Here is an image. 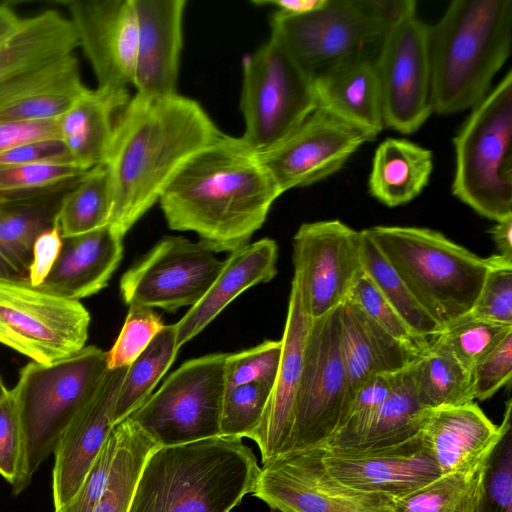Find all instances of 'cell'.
I'll use <instances>...</instances> for the list:
<instances>
[{"label": "cell", "mask_w": 512, "mask_h": 512, "mask_svg": "<svg viewBox=\"0 0 512 512\" xmlns=\"http://www.w3.org/2000/svg\"><path fill=\"white\" fill-rule=\"evenodd\" d=\"M281 194L258 152L221 133L177 170L159 203L170 229L195 232L213 253L232 252L250 243Z\"/></svg>", "instance_id": "cell-1"}, {"label": "cell", "mask_w": 512, "mask_h": 512, "mask_svg": "<svg viewBox=\"0 0 512 512\" xmlns=\"http://www.w3.org/2000/svg\"><path fill=\"white\" fill-rule=\"evenodd\" d=\"M221 133L193 99L178 93L131 97L104 163L113 201L109 226L124 237L185 161Z\"/></svg>", "instance_id": "cell-2"}, {"label": "cell", "mask_w": 512, "mask_h": 512, "mask_svg": "<svg viewBox=\"0 0 512 512\" xmlns=\"http://www.w3.org/2000/svg\"><path fill=\"white\" fill-rule=\"evenodd\" d=\"M242 438L217 436L156 447L128 512H230L253 493L260 467Z\"/></svg>", "instance_id": "cell-3"}, {"label": "cell", "mask_w": 512, "mask_h": 512, "mask_svg": "<svg viewBox=\"0 0 512 512\" xmlns=\"http://www.w3.org/2000/svg\"><path fill=\"white\" fill-rule=\"evenodd\" d=\"M512 0H454L429 26L433 111L473 108L511 53Z\"/></svg>", "instance_id": "cell-4"}, {"label": "cell", "mask_w": 512, "mask_h": 512, "mask_svg": "<svg viewBox=\"0 0 512 512\" xmlns=\"http://www.w3.org/2000/svg\"><path fill=\"white\" fill-rule=\"evenodd\" d=\"M364 232L442 329L471 311L498 258L479 257L428 228L375 226Z\"/></svg>", "instance_id": "cell-5"}, {"label": "cell", "mask_w": 512, "mask_h": 512, "mask_svg": "<svg viewBox=\"0 0 512 512\" xmlns=\"http://www.w3.org/2000/svg\"><path fill=\"white\" fill-rule=\"evenodd\" d=\"M107 353L96 346L51 364L24 366L11 389L21 428V457L11 485L17 496L31 483L66 428L96 393L107 371Z\"/></svg>", "instance_id": "cell-6"}, {"label": "cell", "mask_w": 512, "mask_h": 512, "mask_svg": "<svg viewBox=\"0 0 512 512\" xmlns=\"http://www.w3.org/2000/svg\"><path fill=\"white\" fill-rule=\"evenodd\" d=\"M415 14L413 0H325L304 14L275 11L270 38L314 76L348 59L375 57L385 34Z\"/></svg>", "instance_id": "cell-7"}, {"label": "cell", "mask_w": 512, "mask_h": 512, "mask_svg": "<svg viewBox=\"0 0 512 512\" xmlns=\"http://www.w3.org/2000/svg\"><path fill=\"white\" fill-rule=\"evenodd\" d=\"M453 143V194L496 222L512 216L511 70L473 107Z\"/></svg>", "instance_id": "cell-8"}, {"label": "cell", "mask_w": 512, "mask_h": 512, "mask_svg": "<svg viewBox=\"0 0 512 512\" xmlns=\"http://www.w3.org/2000/svg\"><path fill=\"white\" fill-rule=\"evenodd\" d=\"M241 136L257 152L265 151L296 129L316 109L313 75L270 38L242 61Z\"/></svg>", "instance_id": "cell-9"}, {"label": "cell", "mask_w": 512, "mask_h": 512, "mask_svg": "<svg viewBox=\"0 0 512 512\" xmlns=\"http://www.w3.org/2000/svg\"><path fill=\"white\" fill-rule=\"evenodd\" d=\"M228 353L184 362L128 418L157 447L220 436Z\"/></svg>", "instance_id": "cell-10"}, {"label": "cell", "mask_w": 512, "mask_h": 512, "mask_svg": "<svg viewBox=\"0 0 512 512\" xmlns=\"http://www.w3.org/2000/svg\"><path fill=\"white\" fill-rule=\"evenodd\" d=\"M349 402L338 306L324 316L311 320L289 451L327 443L344 423Z\"/></svg>", "instance_id": "cell-11"}, {"label": "cell", "mask_w": 512, "mask_h": 512, "mask_svg": "<svg viewBox=\"0 0 512 512\" xmlns=\"http://www.w3.org/2000/svg\"><path fill=\"white\" fill-rule=\"evenodd\" d=\"M90 314L80 301L46 292L29 282L0 280V325L11 349L51 364L85 347Z\"/></svg>", "instance_id": "cell-12"}, {"label": "cell", "mask_w": 512, "mask_h": 512, "mask_svg": "<svg viewBox=\"0 0 512 512\" xmlns=\"http://www.w3.org/2000/svg\"><path fill=\"white\" fill-rule=\"evenodd\" d=\"M223 264L200 242L167 236L122 275L120 295L129 307L168 312L192 307L207 293Z\"/></svg>", "instance_id": "cell-13"}, {"label": "cell", "mask_w": 512, "mask_h": 512, "mask_svg": "<svg viewBox=\"0 0 512 512\" xmlns=\"http://www.w3.org/2000/svg\"><path fill=\"white\" fill-rule=\"evenodd\" d=\"M384 127L417 131L434 112L429 26L412 15L384 36L375 56Z\"/></svg>", "instance_id": "cell-14"}, {"label": "cell", "mask_w": 512, "mask_h": 512, "mask_svg": "<svg viewBox=\"0 0 512 512\" xmlns=\"http://www.w3.org/2000/svg\"><path fill=\"white\" fill-rule=\"evenodd\" d=\"M253 494L279 512H394L392 496L340 483L310 449L288 451L263 463Z\"/></svg>", "instance_id": "cell-15"}, {"label": "cell", "mask_w": 512, "mask_h": 512, "mask_svg": "<svg viewBox=\"0 0 512 512\" xmlns=\"http://www.w3.org/2000/svg\"><path fill=\"white\" fill-rule=\"evenodd\" d=\"M362 232L339 220L303 223L293 237V280L311 320L340 306L362 270Z\"/></svg>", "instance_id": "cell-16"}, {"label": "cell", "mask_w": 512, "mask_h": 512, "mask_svg": "<svg viewBox=\"0 0 512 512\" xmlns=\"http://www.w3.org/2000/svg\"><path fill=\"white\" fill-rule=\"evenodd\" d=\"M373 138L366 131L316 108L286 138L258 155L284 193L334 174L359 147Z\"/></svg>", "instance_id": "cell-17"}, {"label": "cell", "mask_w": 512, "mask_h": 512, "mask_svg": "<svg viewBox=\"0 0 512 512\" xmlns=\"http://www.w3.org/2000/svg\"><path fill=\"white\" fill-rule=\"evenodd\" d=\"M310 449L327 473L356 490L392 497L406 494L440 476L418 434L384 446L321 445Z\"/></svg>", "instance_id": "cell-18"}, {"label": "cell", "mask_w": 512, "mask_h": 512, "mask_svg": "<svg viewBox=\"0 0 512 512\" xmlns=\"http://www.w3.org/2000/svg\"><path fill=\"white\" fill-rule=\"evenodd\" d=\"M97 87L132 84L137 19L132 0H63Z\"/></svg>", "instance_id": "cell-19"}, {"label": "cell", "mask_w": 512, "mask_h": 512, "mask_svg": "<svg viewBox=\"0 0 512 512\" xmlns=\"http://www.w3.org/2000/svg\"><path fill=\"white\" fill-rule=\"evenodd\" d=\"M510 419V399L500 425H495L474 402L427 409L418 437L440 475L473 473L488 464L504 435L511 430Z\"/></svg>", "instance_id": "cell-20"}, {"label": "cell", "mask_w": 512, "mask_h": 512, "mask_svg": "<svg viewBox=\"0 0 512 512\" xmlns=\"http://www.w3.org/2000/svg\"><path fill=\"white\" fill-rule=\"evenodd\" d=\"M128 367L109 369L91 400L64 431L54 452V509L77 492L114 427L118 394Z\"/></svg>", "instance_id": "cell-21"}, {"label": "cell", "mask_w": 512, "mask_h": 512, "mask_svg": "<svg viewBox=\"0 0 512 512\" xmlns=\"http://www.w3.org/2000/svg\"><path fill=\"white\" fill-rule=\"evenodd\" d=\"M311 318L292 279L285 328L281 338L282 356L262 419L250 437L260 449L262 463L288 452L295 404L303 366V354Z\"/></svg>", "instance_id": "cell-22"}, {"label": "cell", "mask_w": 512, "mask_h": 512, "mask_svg": "<svg viewBox=\"0 0 512 512\" xmlns=\"http://www.w3.org/2000/svg\"><path fill=\"white\" fill-rule=\"evenodd\" d=\"M137 48L132 84L137 93L176 94L183 44L185 0H132Z\"/></svg>", "instance_id": "cell-23"}, {"label": "cell", "mask_w": 512, "mask_h": 512, "mask_svg": "<svg viewBox=\"0 0 512 512\" xmlns=\"http://www.w3.org/2000/svg\"><path fill=\"white\" fill-rule=\"evenodd\" d=\"M123 238L110 226L62 238L52 269L37 287L76 301L98 293L122 259Z\"/></svg>", "instance_id": "cell-24"}, {"label": "cell", "mask_w": 512, "mask_h": 512, "mask_svg": "<svg viewBox=\"0 0 512 512\" xmlns=\"http://www.w3.org/2000/svg\"><path fill=\"white\" fill-rule=\"evenodd\" d=\"M87 89L74 54L0 85V120L58 119Z\"/></svg>", "instance_id": "cell-25"}, {"label": "cell", "mask_w": 512, "mask_h": 512, "mask_svg": "<svg viewBox=\"0 0 512 512\" xmlns=\"http://www.w3.org/2000/svg\"><path fill=\"white\" fill-rule=\"evenodd\" d=\"M277 258L278 246L270 238L230 252L207 293L175 323L178 348L198 335L245 290L272 280L277 273Z\"/></svg>", "instance_id": "cell-26"}, {"label": "cell", "mask_w": 512, "mask_h": 512, "mask_svg": "<svg viewBox=\"0 0 512 512\" xmlns=\"http://www.w3.org/2000/svg\"><path fill=\"white\" fill-rule=\"evenodd\" d=\"M130 98L127 88H87L57 119L60 141L74 166L87 171L105 163Z\"/></svg>", "instance_id": "cell-27"}, {"label": "cell", "mask_w": 512, "mask_h": 512, "mask_svg": "<svg viewBox=\"0 0 512 512\" xmlns=\"http://www.w3.org/2000/svg\"><path fill=\"white\" fill-rule=\"evenodd\" d=\"M374 56L339 62L313 76L316 108L366 131L374 138L384 128Z\"/></svg>", "instance_id": "cell-28"}, {"label": "cell", "mask_w": 512, "mask_h": 512, "mask_svg": "<svg viewBox=\"0 0 512 512\" xmlns=\"http://www.w3.org/2000/svg\"><path fill=\"white\" fill-rule=\"evenodd\" d=\"M340 328L350 400L366 379L398 373L420 353L392 337L348 298L340 305Z\"/></svg>", "instance_id": "cell-29"}, {"label": "cell", "mask_w": 512, "mask_h": 512, "mask_svg": "<svg viewBox=\"0 0 512 512\" xmlns=\"http://www.w3.org/2000/svg\"><path fill=\"white\" fill-rule=\"evenodd\" d=\"M79 47L75 28L56 9L22 18L18 28L0 42V85Z\"/></svg>", "instance_id": "cell-30"}, {"label": "cell", "mask_w": 512, "mask_h": 512, "mask_svg": "<svg viewBox=\"0 0 512 512\" xmlns=\"http://www.w3.org/2000/svg\"><path fill=\"white\" fill-rule=\"evenodd\" d=\"M68 189L0 204V280L29 282L34 244L58 224L60 203Z\"/></svg>", "instance_id": "cell-31"}, {"label": "cell", "mask_w": 512, "mask_h": 512, "mask_svg": "<svg viewBox=\"0 0 512 512\" xmlns=\"http://www.w3.org/2000/svg\"><path fill=\"white\" fill-rule=\"evenodd\" d=\"M426 410L418 401L408 366L380 406L348 420L325 444L373 447L408 440L418 434Z\"/></svg>", "instance_id": "cell-32"}, {"label": "cell", "mask_w": 512, "mask_h": 512, "mask_svg": "<svg viewBox=\"0 0 512 512\" xmlns=\"http://www.w3.org/2000/svg\"><path fill=\"white\" fill-rule=\"evenodd\" d=\"M433 170L429 149L401 138H387L377 147L369 191L381 203L396 207L410 202L427 185Z\"/></svg>", "instance_id": "cell-33"}, {"label": "cell", "mask_w": 512, "mask_h": 512, "mask_svg": "<svg viewBox=\"0 0 512 512\" xmlns=\"http://www.w3.org/2000/svg\"><path fill=\"white\" fill-rule=\"evenodd\" d=\"M420 404L427 409L474 402L471 373L449 351L429 342L409 365Z\"/></svg>", "instance_id": "cell-34"}, {"label": "cell", "mask_w": 512, "mask_h": 512, "mask_svg": "<svg viewBox=\"0 0 512 512\" xmlns=\"http://www.w3.org/2000/svg\"><path fill=\"white\" fill-rule=\"evenodd\" d=\"M112 192L104 164L87 170L62 197L57 221L62 238L109 226Z\"/></svg>", "instance_id": "cell-35"}, {"label": "cell", "mask_w": 512, "mask_h": 512, "mask_svg": "<svg viewBox=\"0 0 512 512\" xmlns=\"http://www.w3.org/2000/svg\"><path fill=\"white\" fill-rule=\"evenodd\" d=\"M116 452L105 490L93 512H128L142 467L156 444L130 418L114 426Z\"/></svg>", "instance_id": "cell-36"}, {"label": "cell", "mask_w": 512, "mask_h": 512, "mask_svg": "<svg viewBox=\"0 0 512 512\" xmlns=\"http://www.w3.org/2000/svg\"><path fill=\"white\" fill-rule=\"evenodd\" d=\"M178 351L176 326L165 325L128 366L116 402L114 426L128 418L152 394Z\"/></svg>", "instance_id": "cell-37"}, {"label": "cell", "mask_w": 512, "mask_h": 512, "mask_svg": "<svg viewBox=\"0 0 512 512\" xmlns=\"http://www.w3.org/2000/svg\"><path fill=\"white\" fill-rule=\"evenodd\" d=\"M361 232V263L364 272L415 334L427 339L437 335L442 327L417 302L364 230Z\"/></svg>", "instance_id": "cell-38"}, {"label": "cell", "mask_w": 512, "mask_h": 512, "mask_svg": "<svg viewBox=\"0 0 512 512\" xmlns=\"http://www.w3.org/2000/svg\"><path fill=\"white\" fill-rule=\"evenodd\" d=\"M85 172L69 161L0 165V204L65 190Z\"/></svg>", "instance_id": "cell-39"}, {"label": "cell", "mask_w": 512, "mask_h": 512, "mask_svg": "<svg viewBox=\"0 0 512 512\" xmlns=\"http://www.w3.org/2000/svg\"><path fill=\"white\" fill-rule=\"evenodd\" d=\"M512 332V326L470 313L445 326L430 341L449 351L467 370L494 350Z\"/></svg>", "instance_id": "cell-40"}, {"label": "cell", "mask_w": 512, "mask_h": 512, "mask_svg": "<svg viewBox=\"0 0 512 512\" xmlns=\"http://www.w3.org/2000/svg\"><path fill=\"white\" fill-rule=\"evenodd\" d=\"M487 467L488 464L473 473L440 475L415 490L393 497L394 512H457L485 476Z\"/></svg>", "instance_id": "cell-41"}, {"label": "cell", "mask_w": 512, "mask_h": 512, "mask_svg": "<svg viewBox=\"0 0 512 512\" xmlns=\"http://www.w3.org/2000/svg\"><path fill=\"white\" fill-rule=\"evenodd\" d=\"M273 385L252 382L227 389L222 403L220 436L250 438L258 427Z\"/></svg>", "instance_id": "cell-42"}, {"label": "cell", "mask_w": 512, "mask_h": 512, "mask_svg": "<svg viewBox=\"0 0 512 512\" xmlns=\"http://www.w3.org/2000/svg\"><path fill=\"white\" fill-rule=\"evenodd\" d=\"M348 299L357 304L373 321L392 337L421 352L430 339L415 334L385 299L371 278L362 269L355 278Z\"/></svg>", "instance_id": "cell-43"}, {"label": "cell", "mask_w": 512, "mask_h": 512, "mask_svg": "<svg viewBox=\"0 0 512 512\" xmlns=\"http://www.w3.org/2000/svg\"><path fill=\"white\" fill-rule=\"evenodd\" d=\"M164 326L152 308L131 306L117 339L106 352L108 369L132 364Z\"/></svg>", "instance_id": "cell-44"}, {"label": "cell", "mask_w": 512, "mask_h": 512, "mask_svg": "<svg viewBox=\"0 0 512 512\" xmlns=\"http://www.w3.org/2000/svg\"><path fill=\"white\" fill-rule=\"evenodd\" d=\"M282 356V341L266 340L257 346L229 353L225 362L226 390L252 382L274 384Z\"/></svg>", "instance_id": "cell-45"}, {"label": "cell", "mask_w": 512, "mask_h": 512, "mask_svg": "<svg viewBox=\"0 0 512 512\" xmlns=\"http://www.w3.org/2000/svg\"><path fill=\"white\" fill-rule=\"evenodd\" d=\"M469 313L477 318L512 326V262L498 255Z\"/></svg>", "instance_id": "cell-46"}, {"label": "cell", "mask_w": 512, "mask_h": 512, "mask_svg": "<svg viewBox=\"0 0 512 512\" xmlns=\"http://www.w3.org/2000/svg\"><path fill=\"white\" fill-rule=\"evenodd\" d=\"M481 512H512L511 431L504 435L489 460Z\"/></svg>", "instance_id": "cell-47"}, {"label": "cell", "mask_w": 512, "mask_h": 512, "mask_svg": "<svg viewBox=\"0 0 512 512\" xmlns=\"http://www.w3.org/2000/svg\"><path fill=\"white\" fill-rule=\"evenodd\" d=\"M114 427L74 496L54 512H93L108 481L116 452Z\"/></svg>", "instance_id": "cell-48"}, {"label": "cell", "mask_w": 512, "mask_h": 512, "mask_svg": "<svg viewBox=\"0 0 512 512\" xmlns=\"http://www.w3.org/2000/svg\"><path fill=\"white\" fill-rule=\"evenodd\" d=\"M475 399L486 400L502 386L510 383L512 375V332L471 370Z\"/></svg>", "instance_id": "cell-49"}, {"label": "cell", "mask_w": 512, "mask_h": 512, "mask_svg": "<svg viewBox=\"0 0 512 512\" xmlns=\"http://www.w3.org/2000/svg\"><path fill=\"white\" fill-rule=\"evenodd\" d=\"M21 428L11 390L0 402V475L12 485L21 457Z\"/></svg>", "instance_id": "cell-50"}, {"label": "cell", "mask_w": 512, "mask_h": 512, "mask_svg": "<svg viewBox=\"0 0 512 512\" xmlns=\"http://www.w3.org/2000/svg\"><path fill=\"white\" fill-rule=\"evenodd\" d=\"M60 140L58 120H0V154L33 143Z\"/></svg>", "instance_id": "cell-51"}, {"label": "cell", "mask_w": 512, "mask_h": 512, "mask_svg": "<svg viewBox=\"0 0 512 512\" xmlns=\"http://www.w3.org/2000/svg\"><path fill=\"white\" fill-rule=\"evenodd\" d=\"M400 372L376 374L366 379L353 393L342 426L348 420L367 415L380 406L394 389Z\"/></svg>", "instance_id": "cell-52"}, {"label": "cell", "mask_w": 512, "mask_h": 512, "mask_svg": "<svg viewBox=\"0 0 512 512\" xmlns=\"http://www.w3.org/2000/svg\"><path fill=\"white\" fill-rule=\"evenodd\" d=\"M62 247V236L58 224L43 232L36 240L33 261L30 267L29 283L39 286L52 269Z\"/></svg>", "instance_id": "cell-53"}, {"label": "cell", "mask_w": 512, "mask_h": 512, "mask_svg": "<svg viewBox=\"0 0 512 512\" xmlns=\"http://www.w3.org/2000/svg\"><path fill=\"white\" fill-rule=\"evenodd\" d=\"M325 0H254L253 4L258 6L270 5L276 11L298 15L311 12L324 3Z\"/></svg>", "instance_id": "cell-54"}, {"label": "cell", "mask_w": 512, "mask_h": 512, "mask_svg": "<svg viewBox=\"0 0 512 512\" xmlns=\"http://www.w3.org/2000/svg\"><path fill=\"white\" fill-rule=\"evenodd\" d=\"M490 232L499 252L498 255L512 262V216L497 221Z\"/></svg>", "instance_id": "cell-55"}, {"label": "cell", "mask_w": 512, "mask_h": 512, "mask_svg": "<svg viewBox=\"0 0 512 512\" xmlns=\"http://www.w3.org/2000/svg\"><path fill=\"white\" fill-rule=\"evenodd\" d=\"M22 21L9 4H0V42L13 33Z\"/></svg>", "instance_id": "cell-56"}, {"label": "cell", "mask_w": 512, "mask_h": 512, "mask_svg": "<svg viewBox=\"0 0 512 512\" xmlns=\"http://www.w3.org/2000/svg\"><path fill=\"white\" fill-rule=\"evenodd\" d=\"M484 480L485 476L476 484L457 512H481L484 496Z\"/></svg>", "instance_id": "cell-57"}, {"label": "cell", "mask_w": 512, "mask_h": 512, "mask_svg": "<svg viewBox=\"0 0 512 512\" xmlns=\"http://www.w3.org/2000/svg\"><path fill=\"white\" fill-rule=\"evenodd\" d=\"M0 343L11 348V342L1 325H0Z\"/></svg>", "instance_id": "cell-58"}, {"label": "cell", "mask_w": 512, "mask_h": 512, "mask_svg": "<svg viewBox=\"0 0 512 512\" xmlns=\"http://www.w3.org/2000/svg\"><path fill=\"white\" fill-rule=\"evenodd\" d=\"M9 390L5 387L0 377V402L8 395Z\"/></svg>", "instance_id": "cell-59"}, {"label": "cell", "mask_w": 512, "mask_h": 512, "mask_svg": "<svg viewBox=\"0 0 512 512\" xmlns=\"http://www.w3.org/2000/svg\"><path fill=\"white\" fill-rule=\"evenodd\" d=\"M271 512H279V511H277V510H274V509H271Z\"/></svg>", "instance_id": "cell-60"}]
</instances>
